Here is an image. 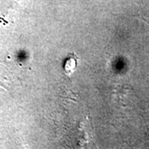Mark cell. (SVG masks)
I'll return each instance as SVG.
<instances>
[{
  "mask_svg": "<svg viewBox=\"0 0 149 149\" xmlns=\"http://www.w3.org/2000/svg\"><path fill=\"white\" fill-rule=\"evenodd\" d=\"M76 64H77V58L75 57V56L74 54L70 55L65 61L64 70L65 73L68 75L72 74L76 68Z\"/></svg>",
  "mask_w": 149,
  "mask_h": 149,
  "instance_id": "obj_1",
  "label": "cell"
}]
</instances>
